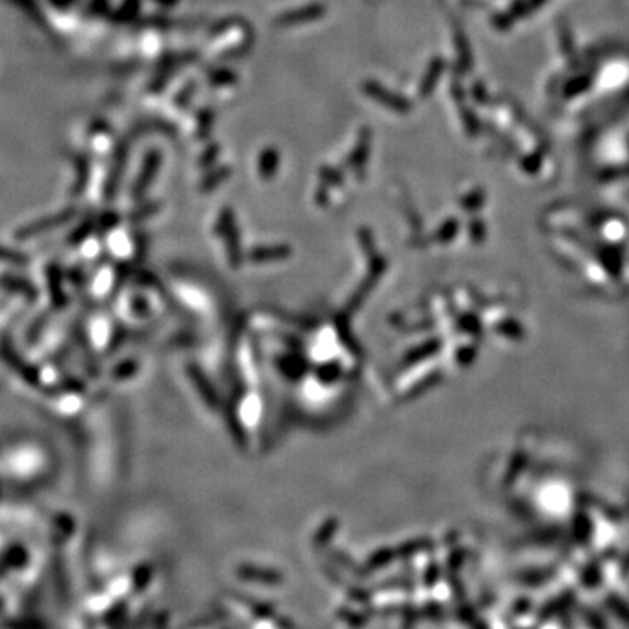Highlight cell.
Listing matches in <instances>:
<instances>
[{"label": "cell", "mask_w": 629, "mask_h": 629, "mask_svg": "<svg viewBox=\"0 0 629 629\" xmlns=\"http://www.w3.org/2000/svg\"><path fill=\"white\" fill-rule=\"evenodd\" d=\"M278 163H280L278 151L273 147L264 149L259 157V171L262 177H271V175L276 171V168H278Z\"/></svg>", "instance_id": "ba28073f"}, {"label": "cell", "mask_w": 629, "mask_h": 629, "mask_svg": "<svg viewBox=\"0 0 629 629\" xmlns=\"http://www.w3.org/2000/svg\"><path fill=\"white\" fill-rule=\"evenodd\" d=\"M325 14V6L324 4H308V6H301L298 9H292L283 13L282 16H278L276 20V25L283 26V28H288V26H294V25H305V23H312L314 20H320L322 16Z\"/></svg>", "instance_id": "6da1fadb"}, {"label": "cell", "mask_w": 629, "mask_h": 629, "mask_svg": "<svg viewBox=\"0 0 629 629\" xmlns=\"http://www.w3.org/2000/svg\"><path fill=\"white\" fill-rule=\"evenodd\" d=\"M156 2H159V4H163V6H175V4H177V0H156Z\"/></svg>", "instance_id": "30bf717a"}, {"label": "cell", "mask_w": 629, "mask_h": 629, "mask_svg": "<svg viewBox=\"0 0 629 629\" xmlns=\"http://www.w3.org/2000/svg\"><path fill=\"white\" fill-rule=\"evenodd\" d=\"M0 287L6 288V290L14 292L18 295H23L25 299H35L37 298V290L28 280L20 278V276H11V275H4L0 276Z\"/></svg>", "instance_id": "5b68a950"}, {"label": "cell", "mask_w": 629, "mask_h": 629, "mask_svg": "<svg viewBox=\"0 0 629 629\" xmlns=\"http://www.w3.org/2000/svg\"><path fill=\"white\" fill-rule=\"evenodd\" d=\"M0 262H7V264L14 266H23L28 262V256H25L23 252H18V250L9 249V246L0 245Z\"/></svg>", "instance_id": "9c48e42d"}, {"label": "cell", "mask_w": 629, "mask_h": 629, "mask_svg": "<svg viewBox=\"0 0 629 629\" xmlns=\"http://www.w3.org/2000/svg\"><path fill=\"white\" fill-rule=\"evenodd\" d=\"M362 91H366V95H369L374 102H380L385 107H390V108H397V110H404L407 108V105L402 102L397 95L385 89L380 82H374V81H366L362 82Z\"/></svg>", "instance_id": "277c9868"}, {"label": "cell", "mask_w": 629, "mask_h": 629, "mask_svg": "<svg viewBox=\"0 0 629 629\" xmlns=\"http://www.w3.org/2000/svg\"><path fill=\"white\" fill-rule=\"evenodd\" d=\"M0 357L6 361V364L9 366L11 369L16 370L26 383L35 385L37 381H39V373H37L35 367L30 366L28 362H25V358L21 357L18 351H14L13 348H11L9 341H4V343L0 344Z\"/></svg>", "instance_id": "3957f363"}, {"label": "cell", "mask_w": 629, "mask_h": 629, "mask_svg": "<svg viewBox=\"0 0 629 629\" xmlns=\"http://www.w3.org/2000/svg\"><path fill=\"white\" fill-rule=\"evenodd\" d=\"M369 145H370L369 130L362 128L361 135H358V138H357V144H355L353 151H351V156H350L351 168H353L355 171L364 170L362 166H364L366 161H367V156H369Z\"/></svg>", "instance_id": "8992f818"}, {"label": "cell", "mask_w": 629, "mask_h": 629, "mask_svg": "<svg viewBox=\"0 0 629 629\" xmlns=\"http://www.w3.org/2000/svg\"><path fill=\"white\" fill-rule=\"evenodd\" d=\"M72 215H74V212H72V208H70V210H67V212L56 213V215H50V217H46V219H39L32 224H26V226L20 227V230L16 231V239L25 242V239L35 238V236H39L40 233H46V231H51V230H55V227L65 224Z\"/></svg>", "instance_id": "7a4b0ae2"}, {"label": "cell", "mask_w": 629, "mask_h": 629, "mask_svg": "<svg viewBox=\"0 0 629 629\" xmlns=\"http://www.w3.org/2000/svg\"><path fill=\"white\" fill-rule=\"evenodd\" d=\"M159 166H161V152L156 151V149L154 151H149L144 159V170H142L140 177H138L137 186L140 187V189H145V187L149 186V182L154 178Z\"/></svg>", "instance_id": "52a82bcc"}]
</instances>
